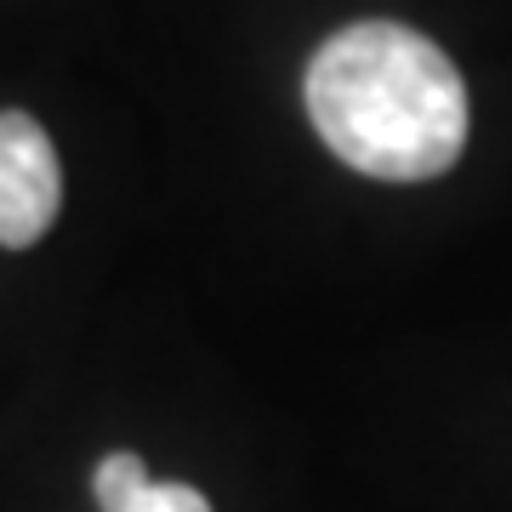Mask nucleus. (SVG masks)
I'll return each instance as SVG.
<instances>
[{
  "instance_id": "nucleus-1",
  "label": "nucleus",
  "mask_w": 512,
  "mask_h": 512,
  "mask_svg": "<svg viewBox=\"0 0 512 512\" xmlns=\"http://www.w3.org/2000/svg\"><path fill=\"white\" fill-rule=\"evenodd\" d=\"M308 114L342 165L382 183H427L461 160L467 86L404 23H353L308 63Z\"/></svg>"
},
{
  "instance_id": "nucleus-3",
  "label": "nucleus",
  "mask_w": 512,
  "mask_h": 512,
  "mask_svg": "<svg viewBox=\"0 0 512 512\" xmlns=\"http://www.w3.org/2000/svg\"><path fill=\"white\" fill-rule=\"evenodd\" d=\"M92 490L103 512H211V501L200 490H188V484H154L131 450H114L97 467Z\"/></svg>"
},
{
  "instance_id": "nucleus-2",
  "label": "nucleus",
  "mask_w": 512,
  "mask_h": 512,
  "mask_svg": "<svg viewBox=\"0 0 512 512\" xmlns=\"http://www.w3.org/2000/svg\"><path fill=\"white\" fill-rule=\"evenodd\" d=\"M63 205V165L29 114H0V245H35Z\"/></svg>"
}]
</instances>
